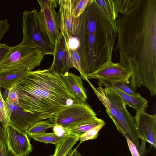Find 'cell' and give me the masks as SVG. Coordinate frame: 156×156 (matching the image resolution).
Instances as JSON below:
<instances>
[{
    "label": "cell",
    "instance_id": "cell-1",
    "mask_svg": "<svg viewBox=\"0 0 156 156\" xmlns=\"http://www.w3.org/2000/svg\"><path fill=\"white\" fill-rule=\"evenodd\" d=\"M119 64L131 73L130 87L156 95V0H115Z\"/></svg>",
    "mask_w": 156,
    "mask_h": 156
},
{
    "label": "cell",
    "instance_id": "cell-2",
    "mask_svg": "<svg viewBox=\"0 0 156 156\" xmlns=\"http://www.w3.org/2000/svg\"><path fill=\"white\" fill-rule=\"evenodd\" d=\"M117 33V27L96 0H90L83 13L76 19L72 34L79 42L76 51L85 75L112 61Z\"/></svg>",
    "mask_w": 156,
    "mask_h": 156
},
{
    "label": "cell",
    "instance_id": "cell-3",
    "mask_svg": "<svg viewBox=\"0 0 156 156\" xmlns=\"http://www.w3.org/2000/svg\"><path fill=\"white\" fill-rule=\"evenodd\" d=\"M19 106L43 120L52 119L59 111L75 103L60 75L48 69L27 73L16 84Z\"/></svg>",
    "mask_w": 156,
    "mask_h": 156
},
{
    "label": "cell",
    "instance_id": "cell-4",
    "mask_svg": "<svg viewBox=\"0 0 156 156\" xmlns=\"http://www.w3.org/2000/svg\"><path fill=\"white\" fill-rule=\"evenodd\" d=\"M45 55L39 47L23 38L20 43L12 47L0 65V77L32 71L40 65Z\"/></svg>",
    "mask_w": 156,
    "mask_h": 156
},
{
    "label": "cell",
    "instance_id": "cell-5",
    "mask_svg": "<svg viewBox=\"0 0 156 156\" xmlns=\"http://www.w3.org/2000/svg\"><path fill=\"white\" fill-rule=\"evenodd\" d=\"M103 92L108 100L114 107L116 116L113 120L119 132H123L136 147L141 156L143 152L140 143V139L136 129V123L134 117L130 114L123 99L113 90L108 87H102Z\"/></svg>",
    "mask_w": 156,
    "mask_h": 156
},
{
    "label": "cell",
    "instance_id": "cell-6",
    "mask_svg": "<svg viewBox=\"0 0 156 156\" xmlns=\"http://www.w3.org/2000/svg\"><path fill=\"white\" fill-rule=\"evenodd\" d=\"M22 18L23 39L37 46L45 55H53L54 46L51 44L41 27L36 9L31 11L25 10L22 13Z\"/></svg>",
    "mask_w": 156,
    "mask_h": 156
},
{
    "label": "cell",
    "instance_id": "cell-7",
    "mask_svg": "<svg viewBox=\"0 0 156 156\" xmlns=\"http://www.w3.org/2000/svg\"><path fill=\"white\" fill-rule=\"evenodd\" d=\"M96 114L86 103L74 104L58 112L49 121L54 124L60 125L66 128L78 125L81 122L92 119Z\"/></svg>",
    "mask_w": 156,
    "mask_h": 156
},
{
    "label": "cell",
    "instance_id": "cell-8",
    "mask_svg": "<svg viewBox=\"0 0 156 156\" xmlns=\"http://www.w3.org/2000/svg\"><path fill=\"white\" fill-rule=\"evenodd\" d=\"M136 123V131L141 140L142 149L145 154V143L148 142L156 148V115L147 113L145 109L137 111L134 117Z\"/></svg>",
    "mask_w": 156,
    "mask_h": 156
},
{
    "label": "cell",
    "instance_id": "cell-9",
    "mask_svg": "<svg viewBox=\"0 0 156 156\" xmlns=\"http://www.w3.org/2000/svg\"><path fill=\"white\" fill-rule=\"evenodd\" d=\"M132 75L127 69L119 63L112 61L107 62L96 71L87 74L89 79L103 80L111 83L119 82H127L129 83Z\"/></svg>",
    "mask_w": 156,
    "mask_h": 156
},
{
    "label": "cell",
    "instance_id": "cell-10",
    "mask_svg": "<svg viewBox=\"0 0 156 156\" xmlns=\"http://www.w3.org/2000/svg\"><path fill=\"white\" fill-rule=\"evenodd\" d=\"M3 127L8 149L15 154L25 156L32 151V146L26 133L11 124Z\"/></svg>",
    "mask_w": 156,
    "mask_h": 156
},
{
    "label": "cell",
    "instance_id": "cell-11",
    "mask_svg": "<svg viewBox=\"0 0 156 156\" xmlns=\"http://www.w3.org/2000/svg\"><path fill=\"white\" fill-rule=\"evenodd\" d=\"M53 60L48 69L51 71L62 75L74 67L70 58L69 48L62 34H60L54 45Z\"/></svg>",
    "mask_w": 156,
    "mask_h": 156
},
{
    "label": "cell",
    "instance_id": "cell-12",
    "mask_svg": "<svg viewBox=\"0 0 156 156\" xmlns=\"http://www.w3.org/2000/svg\"><path fill=\"white\" fill-rule=\"evenodd\" d=\"M55 7L49 6L38 12L41 27L51 44L54 46L60 34L58 13Z\"/></svg>",
    "mask_w": 156,
    "mask_h": 156
},
{
    "label": "cell",
    "instance_id": "cell-13",
    "mask_svg": "<svg viewBox=\"0 0 156 156\" xmlns=\"http://www.w3.org/2000/svg\"><path fill=\"white\" fill-rule=\"evenodd\" d=\"M59 9L58 13L60 32L66 44L72 37L76 19L73 16L71 0H58Z\"/></svg>",
    "mask_w": 156,
    "mask_h": 156
},
{
    "label": "cell",
    "instance_id": "cell-14",
    "mask_svg": "<svg viewBox=\"0 0 156 156\" xmlns=\"http://www.w3.org/2000/svg\"><path fill=\"white\" fill-rule=\"evenodd\" d=\"M60 75L73 96L75 104L85 103L87 98L81 77L69 72Z\"/></svg>",
    "mask_w": 156,
    "mask_h": 156
},
{
    "label": "cell",
    "instance_id": "cell-15",
    "mask_svg": "<svg viewBox=\"0 0 156 156\" xmlns=\"http://www.w3.org/2000/svg\"><path fill=\"white\" fill-rule=\"evenodd\" d=\"M98 85L112 89L123 99L126 105L137 111L145 109L148 106V101L138 93L136 96L129 95L122 91L112 83L103 80H99Z\"/></svg>",
    "mask_w": 156,
    "mask_h": 156
},
{
    "label": "cell",
    "instance_id": "cell-16",
    "mask_svg": "<svg viewBox=\"0 0 156 156\" xmlns=\"http://www.w3.org/2000/svg\"><path fill=\"white\" fill-rule=\"evenodd\" d=\"M104 122L103 120L96 116L92 119L84 121L76 126L66 128L69 134L80 136L88 130Z\"/></svg>",
    "mask_w": 156,
    "mask_h": 156
},
{
    "label": "cell",
    "instance_id": "cell-17",
    "mask_svg": "<svg viewBox=\"0 0 156 156\" xmlns=\"http://www.w3.org/2000/svg\"><path fill=\"white\" fill-rule=\"evenodd\" d=\"M80 136L69 134L55 145V149L53 156H67Z\"/></svg>",
    "mask_w": 156,
    "mask_h": 156
},
{
    "label": "cell",
    "instance_id": "cell-18",
    "mask_svg": "<svg viewBox=\"0 0 156 156\" xmlns=\"http://www.w3.org/2000/svg\"><path fill=\"white\" fill-rule=\"evenodd\" d=\"M103 9L112 23L117 27L116 24L117 14L116 12L113 0H96Z\"/></svg>",
    "mask_w": 156,
    "mask_h": 156
},
{
    "label": "cell",
    "instance_id": "cell-19",
    "mask_svg": "<svg viewBox=\"0 0 156 156\" xmlns=\"http://www.w3.org/2000/svg\"><path fill=\"white\" fill-rule=\"evenodd\" d=\"M1 88L0 86V125L4 126L10 124L11 111L2 97Z\"/></svg>",
    "mask_w": 156,
    "mask_h": 156
},
{
    "label": "cell",
    "instance_id": "cell-20",
    "mask_svg": "<svg viewBox=\"0 0 156 156\" xmlns=\"http://www.w3.org/2000/svg\"><path fill=\"white\" fill-rule=\"evenodd\" d=\"M55 125L50 123L48 120H41L34 124L26 131L27 134L30 137L32 136L45 132L48 129L53 128Z\"/></svg>",
    "mask_w": 156,
    "mask_h": 156
},
{
    "label": "cell",
    "instance_id": "cell-21",
    "mask_svg": "<svg viewBox=\"0 0 156 156\" xmlns=\"http://www.w3.org/2000/svg\"><path fill=\"white\" fill-rule=\"evenodd\" d=\"M31 137L38 142L51 143L55 145L66 137H59L54 132L46 133L45 132L32 136Z\"/></svg>",
    "mask_w": 156,
    "mask_h": 156
},
{
    "label": "cell",
    "instance_id": "cell-22",
    "mask_svg": "<svg viewBox=\"0 0 156 156\" xmlns=\"http://www.w3.org/2000/svg\"><path fill=\"white\" fill-rule=\"evenodd\" d=\"M27 73L13 74L0 77L1 87L8 90L12 86H15Z\"/></svg>",
    "mask_w": 156,
    "mask_h": 156
},
{
    "label": "cell",
    "instance_id": "cell-23",
    "mask_svg": "<svg viewBox=\"0 0 156 156\" xmlns=\"http://www.w3.org/2000/svg\"><path fill=\"white\" fill-rule=\"evenodd\" d=\"M73 12L75 19L79 18L83 13L90 0H71Z\"/></svg>",
    "mask_w": 156,
    "mask_h": 156
},
{
    "label": "cell",
    "instance_id": "cell-24",
    "mask_svg": "<svg viewBox=\"0 0 156 156\" xmlns=\"http://www.w3.org/2000/svg\"><path fill=\"white\" fill-rule=\"evenodd\" d=\"M69 50L71 60L74 67L76 69L80 72L81 77L89 82V80L87 78L83 72L80 58L76 50H72L69 48Z\"/></svg>",
    "mask_w": 156,
    "mask_h": 156
},
{
    "label": "cell",
    "instance_id": "cell-25",
    "mask_svg": "<svg viewBox=\"0 0 156 156\" xmlns=\"http://www.w3.org/2000/svg\"><path fill=\"white\" fill-rule=\"evenodd\" d=\"M105 124L104 122L98 126L88 130L80 136L78 138V141H80V144L86 140L96 139L98 135L99 132Z\"/></svg>",
    "mask_w": 156,
    "mask_h": 156
},
{
    "label": "cell",
    "instance_id": "cell-26",
    "mask_svg": "<svg viewBox=\"0 0 156 156\" xmlns=\"http://www.w3.org/2000/svg\"><path fill=\"white\" fill-rule=\"evenodd\" d=\"M0 156H16L8 148L3 127L0 125Z\"/></svg>",
    "mask_w": 156,
    "mask_h": 156
},
{
    "label": "cell",
    "instance_id": "cell-27",
    "mask_svg": "<svg viewBox=\"0 0 156 156\" xmlns=\"http://www.w3.org/2000/svg\"><path fill=\"white\" fill-rule=\"evenodd\" d=\"M8 90L6 102L9 105L18 106L20 103V96L15 85L12 86Z\"/></svg>",
    "mask_w": 156,
    "mask_h": 156
},
{
    "label": "cell",
    "instance_id": "cell-28",
    "mask_svg": "<svg viewBox=\"0 0 156 156\" xmlns=\"http://www.w3.org/2000/svg\"><path fill=\"white\" fill-rule=\"evenodd\" d=\"M112 83L114 86L116 87L122 91L129 95L136 96V95L138 93H136L135 91L131 88L128 82H119Z\"/></svg>",
    "mask_w": 156,
    "mask_h": 156
},
{
    "label": "cell",
    "instance_id": "cell-29",
    "mask_svg": "<svg viewBox=\"0 0 156 156\" xmlns=\"http://www.w3.org/2000/svg\"><path fill=\"white\" fill-rule=\"evenodd\" d=\"M120 133L126 140L132 156H141L135 145L128 137L126 134L123 132H121Z\"/></svg>",
    "mask_w": 156,
    "mask_h": 156
},
{
    "label": "cell",
    "instance_id": "cell-30",
    "mask_svg": "<svg viewBox=\"0 0 156 156\" xmlns=\"http://www.w3.org/2000/svg\"><path fill=\"white\" fill-rule=\"evenodd\" d=\"M53 128L54 132L59 137H65L69 135L66 128L60 125L55 124Z\"/></svg>",
    "mask_w": 156,
    "mask_h": 156
},
{
    "label": "cell",
    "instance_id": "cell-31",
    "mask_svg": "<svg viewBox=\"0 0 156 156\" xmlns=\"http://www.w3.org/2000/svg\"><path fill=\"white\" fill-rule=\"evenodd\" d=\"M12 47L0 43V65L4 61Z\"/></svg>",
    "mask_w": 156,
    "mask_h": 156
},
{
    "label": "cell",
    "instance_id": "cell-32",
    "mask_svg": "<svg viewBox=\"0 0 156 156\" xmlns=\"http://www.w3.org/2000/svg\"><path fill=\"white\" fill-rule=\"evenodd\" d=\"M9 27L7 19L0 20V41L9 29Z\"/></svg>",
    "mask_w": 156,
    "mask_h": 156
},
{
    "label": "cell",
    "instance_id": "cell-33",
    "mask_svg": "<svg viewBox=\"0 0 156 156\" xmlns=\"http://www.w3.org/2000/svg\"><path fill=\"white\" fill-rule=\"evenodd\" d=\"M40 9H43L49 6L57 7L58 0H38Z\"/></svg>",
    "mask_w": 156,
    "mask_h": 156
},
{
    "label": "cell",
    "instance_id": "cell-34",
    "mask_svg": "<svg viewBox=\"0 0 156 156\" xmlns=\"http://www.w3.org/2000/svg\"><path fill=\"white\" fill-rule=\"evenodd\" d=\"M68 45L70 49L77 50L79 47V42L76 37L73 36L69 41Z\"/></svg>",
    "mask_w": 156,
    "mask_h": 156
},
{
    "label": "cell",
    "instance_id": "cell-35",
    "mask_svg": "<svg viewBox=\"0 0 156 156\" xmlns=\"http://www.w3.org/2000/svg\"><path fill=\"white\" fill-rule=\"evenodd\" d=\"M67 156H82L76 148L73 150L72 149L68 153Z\"/></svg>",
    "mask_w": 156,
    "mask_h": 156
},
{
    "label": "cell",
    "instance_id": "cell-36",
    "mask_svg": "<svg viewBox=\"0 0 156 156\" xmlns=\"http://www.w3.org/2000/svg\"><path fill=\"white\" fill-rule=\"evenodd\" d=\"M25 156H29L28 155H26Z\"/></svg>",
    "mask_w": 156,
    "mask_h": 156
}]
</instances>
